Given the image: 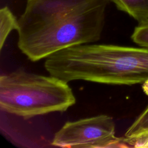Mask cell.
I'll return each instance as SVG.
<instances>
[{
    "label": "cell",
    "instance_id": "cell-1",
    "mask_svg": "<svg viewBox=\"0 0 148 148\" xmlns=\"http://www.w3.org/2000/svg\"><path fill=\"white\" fill-rule=\"evenodd\" d=\"M109 0H27L17 46L31 61L99 40Z\"/></svg>",
    "mask_w": 148,
    "mask_h": 148
},
{
    "label": "cell",
    "instance_id": "cell-2",
    "mask_svg": "<svg viewBox=\"0 0 148 148\" xmlns=\"http://www.w3.org/2000/svg\"><path fill=\"white\" fill-rule=\"evenodd\" d=\"M76 103L68 82L17 69L0 77V107L10 114L29 119L66 111Z\"/></svg>",
    "mask_w": 148,
    "mask_h": 148
},
{
    "label": "cell",
    "instance_id": "cell-3",
    "mask_svg": "<svg viewBox=\"0 0 148 148\" xmlns=\"http://www.w3.org/2000/svg\"><path fill=\"white\" fill-rule=\"evenodd\" d=\"M51 145L60 147H130L124 137L115 135L112 117L100 114L67 121L55 134Z\"/></svg>",
    "mask_w": 148,
    "mask_h": 148
},
{
    "label": "cell",
    "instance_id": "cell-4",
    "mask_svg": "<svg viewBox=\"0 0 148 148\" xmlns=\"http://www.w3.org/2000/svg\"><path fill=\"white\" fill-rule=\"evenodd\" d=\"M117 8L140 23L148 19V0H109Z\"/></svg>",
    "mask_w": 148,
    "mask_h": 148
},
{
    "label": "cell",
    "instance_id": "cell-5",
    "mask_svg": "<svg viewBox=\"0 0 148 148\" xmlns=\"http://www.w3.org/2000/svg\"><path fill=\"white\" fill-rule=\"evenodd\" d=\"M18 27V22L8 6L2 7L0 10V50L10 33V32Z\"/></svg>",
    "mask_w": 148,
    "mask_h": 148
},
{
    "label": "cell",
    "instance_id": "cell-6",
    "mask_svg": "<svg viewBox=\"0 0 148 148\" xmlns=\"http://www.w3.org/2000/svg\"><path fill=\"white\" fill-rule=\"evenodd\" d=\"M148 131V105L128 128L125 137H131Z\"/></svg>",
    "mask_w": 148,
    "mask_h": 148
},
{
    "label": "cell",
    "instance_id": "cell-7",
    "mask_svg": "<svg viewBox=\"0 0 148 148\" xmlns=\"http://www.w3.org/2000/svg\"><path fill=\"white\" fill-rule=\"evenodd\" d=\"M131 39L138 45L148 48V19L139 23L134 30Z\"/></svg>",
    "mask_w": 148,
    "mask_h": 148
},
{
    "label": "cell",
    "instance_id": "cell-8",
    "mask_svg": "<svg viewBox=\"0 0 148 148\" xmlns=\"http://www.w3.org/2000/svg\"><path fill=\"white\" fill-rule=\"evenodd\" d=\"M124 138L130 147H148V131Z\"/></svg>",
    "mask_w": 148,
    "mask_h": 148
},
{
    "label": "cell",
    "instance_id": "cell-9",
    "mask_svg": "<svg viewBox=\"0 0 148 148\" xmlns=\"http://www.w3.org/2000/svg\"><path fill=\"white\" fill-rule=\"evenodd\" d=\"M142 89L143 92L148 95V79L146 80L143 83H142Z\"/></svg>",
    "mask_w": 148,
    "mask_h": 148
}]
</instances>
